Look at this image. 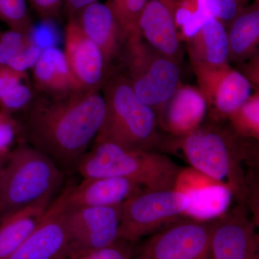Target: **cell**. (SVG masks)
<instances>
[{"mask_svg":"<svg viewBox=\"0 0 259 259\" xmlns=\"http://www.w3.org/2000/svg\"><path fill=\"white\" fill-rule=\"evenodd\" d=\"M20 128L26 144L47 155L62 171L77 170L101 128L105 104L100 91L64 95L34 93Z\"/></svg>","mask_w":259,"mask_h":259,"instance_id":"obj_1","label":"cell"},{"mask_svg":"<svg viewBox=\"0 0 259 259\" xmlns=\"http://www.w3.org/2000/svg\"><path fill=\"white\" fill-rule=\"evenodd\" d=\"M181 139V148L192 167L226 185L233 196L244 202L249 191L242 163L256 158V140L214 120L202 122Z\"/></svg>","mask_w":259,"mask_h":259,"instance_id":"obj_2","label":"cell"},{"mask_svg":"<svg viewBox=\"0 0 259 259\" xmlns=\"http://www.w3.org/2000/svg\"><path fill=\"white\" fill-rule=\"evenodd\" d=\"M105 117L95 141L151 151L158 141V117L137 96L120 71L108 69L102 88Z\"/></svg>","mask_w":259,"mask_h":259,"instance_id":"obj_3","label":"cell"},{"mask_svg":"<svg viewBox=\"0 0 259 259\" xmlns=\"http://www.w3.org/2000/svg\"><path fill=\"white\" fill-rule=\"evenodd\" d=\"M181 169L164 155L96 141L77 167L83 179L118 177L145 187L146 190H174Z\"/></svg>","mask_w":259,"mask_h":259,"instance_id":"obj_4","label":"cell"},{"mask_svg":"<svg viewBox=\"0 0 259 259\" xmlns=\"http://www.w3.org/2000/svg\"><path fill=\"white\" fill-rule=\"evenodd\" d=\"M64 173L47 155L28 144L15 148L0 175V219L54 194Z\"/></svg>","mask_w":259,"mask_h":259,"instance_id":"obj_5","label":"cell"},{"mask_svg":"<svg viewBox=\"0 0 259 259\" xmlns=\"http://www.w3.org/2000/svg\"><path fill=\"white\" fill-rule=\"evenodd\" d=\"M118 57L120 72L137 96L158 116L180 86V62L150 47L141 34L126 37Z\"/></svg>","mask_w":259,"mask_h":259,"instance_id":"obj_6","label":"cell"},{"mask_svg":"<svg viewBox=\"0 0 259 259\" xmlns=\"http://www.w3.org/2000/svg\"><path fill=\"white\" fill-rule=\"evenodd\" d=\"M190 198L175 190L141 191L122 204L118 239L134 243L177 221Z\"/></svg>","mask_w":259,"mask_h":259,"instance_id":"obj_7","label":"cell"},{"mask_svg":"<svg viewBox=\"0 0 259 259\" xmlns=\"http://www.w3.org/2000/svg\"><path fill=\"white\" fill-rule=\"evenodd\" d=\"M211 222L177 221L154 233L139 248L144 259H212Z\"/></svg>","mask_w":259,"mask_h":259,"instance_id":"obj_8","label":"cell"},{"mask_svg":"<svg viewBox=\"0 0 259 259\" xmlns=\"http://www.w3.org/2000/svg\"><path fill=\"white\" fill-rule=\"evenodd\" d=\"M121 211L122 204L65 209L69 256L104 248L117 241Z\"/></svg>","mask_w":259,"mask_h":259,"instance_id":"obj_9","label":"cell"},{"mask_svg":"<svg viewBox=\"0 0 259 259\" xmlns=\"http://www.w3.org/2000/svg\"><path fill=\"white\" fill-rule=\"evenodd\" d=\"M200 90L212 120L228 118L252 95L251 83L230 65L224 67H194Z\"/></svg>","mask_w":259,"mask_h":259,"instance_id":"obj_10","label":"cell"},{"mask_svg":"<svg viewBox=\"0 0 259 259\" xmlns=\"http://www.w3.org/2000/svg\"><path fill=\"white\" fill-rule=\"evenodd\" d=\"M212 259H259L255 225L238 206L211 221Z\"/></svg>","mask_w":259,"mask_h":259,"instance_id":"obj_11","label":"cell"},{"mask_svg":"<svg viewBox=\"0 0 259 259\" xmlns=\"http://www.w3.org/2000/svg\"><path fill=\"white\" fill-rule=\"evenodd\" d=\"M174 190L190 198L184 215L199 222H211L228 211L233 197L231 190L193 168L181 169Z\"/></svg>","mask_w":259,"mask_h":259,"instance_id":"obj_12","label":"cell"},{"mask_svg":"<svg viewBox=\"0 0 259 259\" xmlns=\"http://www.w3.org/2000/svg\"><path fill=\"white\" fill-rule=\"evenodd\" d=\"M64 46L65 56L80 88L101 91L107 72L103 54L83 33L74 18H68Z\"/></svg>","mask_w":259,"mask_h":259,"instance_id":"obj_13","label":"cell"},{"mask_svg":"<svg viewBox=\"0 0 259 259\" xmlns=\"http://www.w3.org/2000/svg\"><path fill=\"white\" fill-rule=\"evenodd\" d=\"M69 255L65 208L58 197L38 226L9 259H66Z\"/></svg>","mask_w":259,"mask_h":259,"instance_id":"obj_14","label":"cell"},{"mask_svg":"<svg viewBox=\"0 0 259 259\" xmlns=\"http://www.w3.org/2000/svg\"><path fill=\"white\" fill-rule=\"evenodd\" d=\"M175 5L176 0H147L139 19V30L150 47L180 62L182 47Z\"/></svg>","mask_w":259,"mask_h":259,"instance_id":"obj_15","label":"cell"},{"mask_svg":"<svg viewBox=\"0 0 259 259\" xmlns=\"http://www.w3.org/2000/svg\"><path fill=\"white\" fill-rule=\"evenodd\" d=\"M141 187L118 177L83 179L59 196L65 209L82 207H105L123 203L141 192Z\"/></svg>","mask_w":259,"mask_h":259,"instance_id":"obj_16","label":"cell"},{"mask_svg":"<svg viewBox=\"0 0 259 259\" xmlns=\"http://www.w3.org/2000/svg\"><path fill=\"white\" fill-rule=\"evenodd\" d=\"M73 18L83 33L100 48L108 71L126 38L110 5L96 2L85 7Z\"/></svg>","mask_w":259,"mask_h":259,"instance_id":"obj_17","label":"cell"},{"mask_svg":"<svg viewBox=\"0 0 259 259\" xmlns=\"http://www.w3.org/2000/svg\"><path fill=\"white\" fill-rule=\"evenodd\" d=\"M207 102L199 88L179 86L162 108L158 122L168 134L183 137L203 122Z\"/></svg>","mask_w":259,"mask_h":259,"instance_id":"obj_18","label":"cell"},{"mask_svg":"<svg viewBox=\"0 0 259 259\" xmlns=\"http://www.w3.org/2000/svg\"><path fill=\"white\" fill-rule=\"evenodd\" d=\"M32 70L37 93L59 95L82 90L71 73L64 51L58 48L42 49Z\"/></svg>","mask_w":259,"mask_h":259,"instance_id":"obj_19","label":"cell"},{"mask_svg":"<svg viewBox=\"0 0 259 259\" xmlns=\"http://www.w3.org/2000/svg\"><path fill=\"white\" fill-rule=\"evenodd\" d=\"M54 194L0 219V259H9L38 226Z\"/></svg>","mask_w":259,"mask_h":259,"instance_id":"obj_20","label":"cell"},{"mask_svg":"<svg viewBox=\"0 0 259 259\" xmlns=\"http://www.w3.org/2000/svg\"><path fill=\"white\" fill-rule=\"evenodd\" d=\"M187 40L192 68L214 69L229 65L227 28L217 19H210Z\"/></svg>","mask_w":259,"mask_h":259,"instance_id":"obj_21","label":"cell"},{"mask_svg":"<svg viewBox=\"0 0 259 259\" xmlns=\"http://www.w3.org/2000/svg\"><path fill=\"white\" fill-rule=\"evenodd\" d=\"M229 61L241 62L256 54L259 41V4L245 6L227 28Z\"/></svg>","mask_w":259,"mask_h":259,"instance_id":"obj_22","label":"cell"},{"mask_svg":"<svg viewBox=\"0 0 259 259\" xmlns=\"http://www.w3.org/2000/svg\"><path fill=\"white\" fill-rule=\"evenodd\" d=\"M41 51L32 35L12 30L0 34V65L26 71L35 65Z\"/></svg>","mask_w":259,"mask_h":259,"instance_id":"obj_23","label":"cell"},{"mask_svg":"<svg viewBox=\"0 0 259 259\" xmlns=\"http://www.w3.org/2000/svg\"><path fill=\"white\" fill-rule=\"evenodd\" d=\"M213 18L207 0H176L175 22L180 39L193 36Z\"/></svg>","mask_w":259,"mask_h":259,"instance_id":"obj_24","label":"cell"},{"mask_svg":"<svg viewBox=\"0 0 259 259\" xmlns=\"http://www.w3.org/2000/svg\"><path fill=\"white\" fill-rule=\"evenodd\" d=\"M231 125L238 134L257 140L259 138L258 92L252 95L241 107L228 116Z\"/></svg>","mask_w":259,"mask_h":259,"instance_id":"obj_25","label":"cell"},{"mask_svg":"<svg viewBox=\"0 0 259 259\" xmlns=\"http://www.w3.org/2000/svg\"><path fill=\"white\" fill-rule=\"evenodd\" d=\"M0 21L9 30L32 35L33 23L26 0H0Z\"/></svg>","mask_w":259,"mask_h":259,"instance_id":"obj_26","label":"cell"},{"mask_svg":"<svg viewBox=\"0 0 259 259\" xmlns=\"http://www.w3.org/2000/svg\"><path fill=\"white\" fill-rule=\"evenodd\" d=\"M147 0H108L126 37L140 34L139 19Z\"/></svg>","mask_w":259,"mask_h":259,"instance_id":"obj_27","label":"cell"},{"mask_svg":"<svg viewBox=\"0 0 259 259\" xmlns=\"http://www.w3.org/2000/svg\"><path fill=\"white\" fill-rule=\"evenodd\" d=\"M34 93L28 81L18 83L0 99V112L11 116L22 111L31 101Z\"/></svg>","mask_w":259,"mask_h":259,"instance_id":"obj_28","label":"cell"},{"mask_svg":"<svg viewBox=\"0 0 259 259\" xmlns=\"http://www.w3.org/2000/svg\"><path fill=\"white\" fill-rule=\"evenodd\" d=\"M132 244L118 239L104 248L70 255L66 259H131L133 253Z\"/></svg>","mask_w":259,"mask_h":259,"instance_id":"obj_29","label":"cell"},{"mask_svg":"<svg viewBox=\"0 0 259 259\" xmlns=\"http://www.w3.org/2000/svg\"><path fill=\"white\" fill-rule=\"evenodd\" d=\"M211 14L228 28L245 6L246 0H207Z\"/></svg>","mask_w":259,"mask_h":259,"instance_id":"obj_30","label":"cell"},{"mask_svg":"<svg viewBox=\"0 0 259 259\" xmlns=\"http://www.w3.org/2000/svg\"><path fill=\"white\" fill-rule=\"evenodd\" d=\"M23 81H28L26 71H19L9 66L0 65V99Z\"/></svg>","mask_w":259,"mask_h":259,"instance_id":"obj_31","label":"cell"},{"mask_svg":"<svg viewBox=\"0 0 259 259\" xmlns=\"http://www.w3.org/2000/svg\"><path fill=\"white\" fill-rule=\"evenodd\" d=\"M32 9L44 20H51L60 16L64 0H28Z\"/></svg>","mask_w":259,"mask_h":259,"instance_id":"obj_32","label":"cell"},{"mask_svg":"<svg viewBox=\"0 0 259 259\" xmlns=\"http://www.w3.org/2000/svg\"><path fill=\"white\" fill-rule=\"evenodd\" d=\"M15 123L11 116L0 112V153L3 152L14 136Z\"/></svg>","mask_w":259,"mask_h":259,"instance_id":"obj_33","label":"cell"},{"mask_svg":"<svg viewBox=\"0 0 259 259\" xmlns=\"http://www.w3.org/2000/svg\"><path fill=\"white\" fill-rule=\"evenodd\" d=\"M98 2V0H64V9L68 18L76 16L85 7Z\"/></svg>","mask_w":259,"mask_h":259,"instance_id":"obj_34","label":"cell"},{"mask_svg":"<svg viewBox=\"0 0 259 259\" xmlns=\"http://www.w3.org/2000/svg\"><path fill=\"white\" fill-rule=\"evenodd\" d=\"M131 259H144V258H141V257H139V256H137V257H136V258H131Z\"/></svg>","mask_w":259,"mask_h":259,"instance_id":"obj_35","label":"cell"},{"mask_svg":"<svg viewBox=\"0 0 259 259\" xmlns=\"http://www.w3.org/2000/svg\"><path fill=\"white\" fill-rule=\"evenodd\" d=\"M2 168H3V166H0V175H1Z\"/></svg>","mask_w":259,"mask_h":259,"instance_id":"obj_36","label":"cell"},{"mask_svg":"<svg viewBox=\"0 0 259 259\" xmlns=\"http://www.w3.org/2000/svg\"><path fill=\"white\" fill-rule=\"evenodd\" d=\"M248 1H249V0H246L247 3H248Z\"/></svg>","mask_w":259,"mask_h":259,"instance_id":"obj_37","label":"cell"},{"mask_svg":"<svg viewBox=\"0 0 259 259\" xmlns=\"http://www.w3.org/2000/svg\"><path fill=\"white\" fill-rule=\"evenodd\" d=\"M1 32H2L1 30H0V34H1Z\"/></svg>","mask_w":259,"mask_h":259,"instance_id":"obj_38","label":"cell"}]
</instances>
